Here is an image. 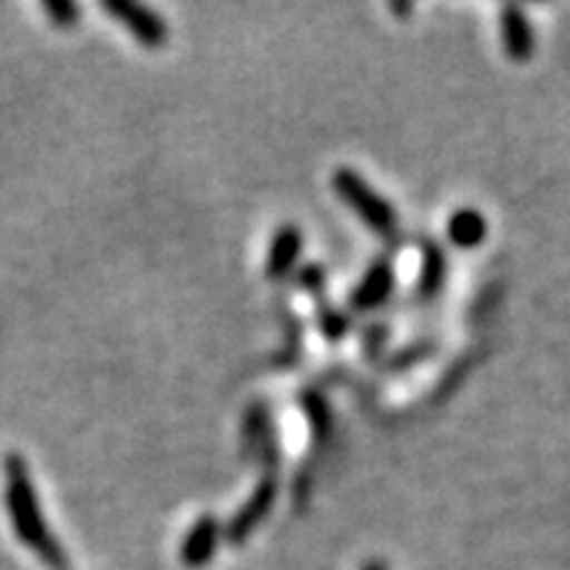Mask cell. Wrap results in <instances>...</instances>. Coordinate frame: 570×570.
Segmentation results:
<instances>
[{
	"mask_svg": "<svg viewBox=\"0 0 570 570\" xmlns=\"http://www.w3.org/2000/svg\"><path fill=\"white\" fill-rule=\"evenodd\" d=\"M317 326H321V335L330 341V344H341L346 332H350V321H346V315L341 312V308H335L330 301H326V294L317 297Z\"/></svg>",
	"mask_w": 570,
	"mask_h": 570,
	"instance_id": "13",
	"label": "cell"
},
{
	"mask_svg": "<svg viewBox=\"0 0 570 570\" xmlns=\"http://www.w3.org/2000/svg\"><path fill=\"white\" fill-rule=\"evenodd\" d=\"M3 503H7V515L23 548L32 550L47 570H68V553L47 524L30 463L18 451L3 454Z\"/></svg>",
	"mask_w": 570,
	"mask_h": 570,
	"instance_id": "1",
	"label": "cell"
},
{
	"mask_svg": "<svg viewBox=\"0 0 570 570\" xmlns=\"http://www.w3.org/2000/svg\"><path fill=\"white\" fill-rule=\"evenodd\" d=\"M361 570H387V564L379 562V559H370V562L364 564V568H361Z\"/></svg>",
	"mask_w": 570,
	"mask_h": 570,
	"instance_id": "20",
	"label": "cell"
},
{
	"mask_svg": "<svg viewBox=\"0 0 570 570\" xmlns=\"http://www.w3.org/2000/svg\"><path fill=\"white\" fill-rule=\"evenodd\" d=\"M283 323H285V350H283V355H279V364H294V361L301 358L303 323H301V317L294 315L292 308H285L283 312Z\"/></svg>",
	"mask_w": 570,
	"mask_h": 570,
	"instance_id": "14",
	"label": "cell"
},
{
	"mask_svg": "<svg viewBox=\"0 0 570 570\" xmlns=\"http://www.w3.org/2000/svg\"><path fill=\"white\" fill-rule=\"evenodd\" d=\"M303 254V230L297 225H279L271 239L268 259H265V277L271 283H283L294 271Z\"/></svg>",
	"mask_w": 570,
	"mask_h": 570,
	"instance_id": "8",
	"label": "cell"
},
{
	"mask_svg": "<svg viewBox=\"0 0 570 570\" xmlns=\"http://www.w3.org/2000/svg\"><path fill=\"white\" fill-rule=\"evenodd\" d=\"M225 541V527L213 512H204L193 521V527L187 530L184 541H180V564L189 570H202L213 562L218 544Z\"/></svg>",
	"mask_w": 570,
	"mask_h": 570,
	"instance_id": "6",
	"label": "cell"
},
{
	"mask_svg": "<svg viewBox=\"0 0 570 570\" xmlns=\"http://www.w3.org/2000/svg\"><path fill=\"white\" fill-rule=\"evenodd\" d=\"M393 285H396V271H393L391 256H382V259H375L364 271L361 283L350 292V308L364 315V312H373V308L384 306L387 297L393 294Z\"/></svg>",
	"mask_w": 570,
	"mask_h": 570,
	"instance_id": "7",
	"label": "cell"
},
{
	"mask_svg": "<svg viewBox=\"0 0 570 570\" xmlns=\"http://www.w3.org/2000/svg\"><path fill=\"white\" fill-rule=\"evenodd\" d=\"M422 263H420V279H416V297L422 301H434L436 294L445 288L449 279V256L440 248V242L425 239L420 245Z\"/></svg>",
	"mask_w": 570,
	"mask_h": 570,
	"instance_id": "10",
	"label": "cell"
},
{
	"mask_svg": "<svg viewBox=\"0 0 570 570\" xmlns=\"http://www.w3.org/2000/svg\"><path fill=\"white\" fill-rule=\"evenodd\" d=\"M41 9H45V16L50 18L53 27H59V30H70V27H76V21L82 18V7H76L70 0H47V3H41Z\"/></svg>",
	"mask_w": 570,
	"mask_h": 570,
	"instance_id": "15",
	"label": "cell"
},
{
	"mask_svg": "<svg viewBox=\"0 0 570 570\" xmlns=\"http://www.w3.org/2000/svg\"><path fill=\"white\" fill-rule=\"evenodd\" d=\"M445 233H449V242L454 245V248L460 250L481 248L489 233L487 216H483L481 210H474V207H460V210L451 213Z\"/></svg>",
	"mask_w": 570,
	"mask_h": 570,
	"instance_id": "11",
	"label": "cell"
},
{
	"mask_svg": "<svg viewBox=\"0 0 570 570\" xmlns=\"http://www.w3.org/2000/svg\"><path fill=\"white\" fill-rule=\"evenodd\" d=\"M242 449H245V458H256L265 465V474H277V431H274L271 407L265 402H254L248 407V413H245V422H242Z\"/></svg>",
	"mask_w": 570,
	"mask_h": 570,
	"instance_id": "5",
	"label": "cell"
},
{
	"mask_svg": "<svg viewBox=\"0 0 570 570\" xmlns=\"http://www.w3.org/2000/svg\"><path fill=\"white\" fill-rule=\"evenodd\" d=\"M332 189L338 193L341 202H344L346 207L375 233V236H382V239H396V210H393V204L387 202V198H382L373 187H370L364 175H358L355 169H350V166H338V169L332 173Z\"/></svg>",
	"mask_w": 570,
	"mask_h": 570,
	"instance_id": "2",
	"label": "cell"
},
{
	"mask_svg": "<svg viewBox=\"0 0 570 570\" xmlns=\"http://www.w3.org/2000/svg\"><path fill=\"white\" fill-rule=\"evenodd\" d=\"M274 501H277V474H263L256 489L250 492V498L242 503L236 515L227 521L225 527V541L233 544V548H239L245 541L254 535V530L263 524L265 518L271 515L274 510Z\"/></svg>",
	"mask_w": 570,
	"mask_h": 570,
	"instance_id": "4",
	"label": "cell"
},
{
	"mask_svg": "<svg viewBox=\"0 0 570 570\" xmlns=\"http://www.w3.org/2000/svg\"><path fill=\"white\" fill-rule=\"evenodd\" d=\"M391 12L399 18H407L413 12V7L411 3H391Z\"/></svg>",
	"mask_w": 570,
	"mask_h": 570,
	"instance_id": "19",
	"label": "cell"
},
{
	"mask_svg": "<svg viewBox=\"0 0 570 570\" xmlns=\"http://www.w3.org/2000/svg\"><path fill=\"white\" fill-rule=\"evenodd\" d=\"M501 41L503 53L512 61H530L535 53V32L530 27V18L521 7L501 9Z\"/></svg>",
	"mask_w": 570,
	"mask_h": 570,
	"instance_id": "9",
	"label": "cell"
},
{
	"mask_svg": "<svg viewBox=\"0 0 570 570\" xmlns=\"http://www.w3.org/2000/svg\"><path fill=\"white\" fill-rule=\"evenodd\" d=\"M102 9L120 27H126L137 45H142L146 50H158L169 41V27L155 9L135 3V0H102Z\"/></svg>",
	"mask_w": 570,
	"mask_h": 570,
	"instance_id": "3",
	"label": "cell"
},
{
	"mask_svg": "<svg viewBox=\"0 0 570 570\" xmlns=\"http://www.w3.org/2000/svg\"><path fill=\"white\" fill-rule=\"evenodd\" d=\"M384 341H387V326L384 323H370V330L364 332V355L370 361L382 358Z\"/></svg>",
	"mask_w": 570,
	"mask_h": 570,
	"instance_id": "18",
	"label": "cell"
},
{
	"mask_svg": "<svg viewBox=\"0 0 570 570\" xmlns=\"http://www.w3.org/2000/svg\"><path fill=\"white\" fill-rule=\"evenodd\" d=\"M434 350H436L434 341H420V344L405 346V350H402V353L393 355L391 370H393V373H399V370L413 367V364H420V361H425L428 355H434Z\"/></svg>",
	"mask_w": 570,
	"mask_h": 570,
	"instance_id": "16",
	"label": "cell"
},
{
	"mask_svg": "<svg viewBox=\"0 0 570 570\" xmlns=\"http://www.w3.org/2000/svg\"><path fill=\"white\" fill-rule=\"evenodd\" d=\"M297 285H301L303 292L312 294V297H323L326 292V271H323L321 263H308L303 265L301 274H297Z\"/></svg>",
	"mask_w": 570,
	"mask_h": 570,
	"instance_id": "17",
	"label": "cell"
},
{
	"mask_svg": "<svg viewBox=\"0 0 570 570\" xmlns=\"http://www.w3.org/2000/svg\"><path fill=\"white\" fill-rule=\"evenodd\" d=\"M297 405H301L303 416H306L308 434H312V445L315 449H323L326 440L332 436V407L326 402L317 387H303L301 396H297Z\"/></svg>",
	"mask_w": 570,
	"mask_h": 570,
	"instance_id": "12",
	"label": "cell"
}]
</instances>
